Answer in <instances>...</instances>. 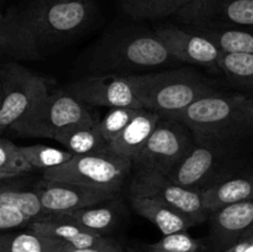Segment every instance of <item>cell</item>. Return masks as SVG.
<instances>
[{
  "label": "cell",
  "instance_id": "1",
  "mask_svg": "<svg viewBox=\"0 0 253 252\" xmlns=\"http://www.w3.org/2000/svg\"><path fill=\"white\" fill-rule=\"evenodd\" d=\"M7 14L34 40L41 57L68 44L96 21V0H22Z\"/></svg>",
  "mask_w": 253,
  "mask_h": 252
},
{
  "label": "cell",
  "instance_id": "2",
  "mask_svg": "<svg viewBox=\"0 0 253 252\" xmlns=\"http://www.w3.org/2000/svg\"><path fill=\"white\" fill-rule=\"evenodd\" d=\"M166 118L187 125L195 141L239 145L253 137V96L215 90Z\"/></svg>",
  "mask_w": 253,
  "mask_h": 252
},
{
  "label": "cell",
  "instance_id": "3",
  "mask_svg": "<svg viewBox=\"0 0 253 252\" xmlns=\"http://www.w3.org/2000/svg\"><path fill=\"white\" fill-rule=\"evenodd\" d=\"M174 61L155 31L141 26L115 27L105 32L86 53V69L93 73L137 74Z\"/></svg>",
  "mask_w": 253,
  "mask_h": 252
},
{
  "label": "cell",
  "instance_id": "4",
  "mask_svg": "<svg viewBox=\"0 0 253 252\" xmlns=\"http://www.w3.org/2000/svg\"><path fill=\"white\" fill-rule=\"evenodd\" d=\"M141 106L161 116H170L202 96L216 90L207 78L192 69H169L127 74Z\"/></svg>",
  "mask_w": 253,
  "mask_h": 252
},
{
  "label": "cell",
  "instance_id": "5",
  "mask_svg": "<svg viewBox=\"0 0 253 252\" xmlns=\"http://www.w3.org/2000/svg\"><path fill=\"white\" fill-rule=\"evenodd\" d=\"M132 169V162L109 150L74 155L71 161L58 167L44 169V179L76 183L86 187L120 192Z\"/></svg>",
  "mask_w": 253,
  "mask_h": 252
},
{
  "label": "cell",
  "instance_id": "6",
  "mask_svg": "<svg viewBox=\"0 0 253 252\" xmlns=\"http://www.w3.org/2000/svg\"><path fill=\"white\" fill-rule=\"evenodd\" d=\"M86 105L74 98L66 89L44 95L26 115L11 126L10 132L21 137L52 138L59 130L72 124L93 120Z\"/></svg>",
  "mask_w": 253,
  "mask_h": 252
},
{
  "label": "cell",
  "instance_id": "7",
  "mask_svg": "<svg viewBox=\"0 0 253 252\" xmlns=\"http://www.w3.org/2000/svg\"><path fill=\"white\" fill-rule=\"evenodd\" d=\"M0 135L24 118L44 95L48 85L43 77L15 61L0 63Z\"/></svg>",
  "mask_w": 253,
  "mask_h": 252
},
{
  "label": "cell",
  "instance_id": "8",
  "mask_svg": "<svg viewBox=\"0 0 253 252\" xmlns=\"http://www.w3.org/2000/svg\"><path fill=\"white\" fill-rule=\"evenodd\" d=\"M194 143V136L187 125L162 116L132 161V168L167 175L188 155Z\"/></svg>",
  "mask_w": 253,
  "mask_h": 252
},
{
  "label": "cell",
  "instance_id": "9",
  "mask_svg": "<svg viewBox=\"0 0 253 252\" xmlns=\"http://www.w3.org/2000/svg\"><path fill=\"white\" fill-rule=\"evenodd\" d=\"M237 145L195 141L188 155L166 177L183 188L202 192L235 156Z\"/></svg>",
  "mask_w": 253,
  "mask_h": 252
},
{
  "label": "cell",
  "instance_id": "10",
  "mask_svg": "<svg viewBox=\"0 0 253 252\" xmlns=\"http://www.w3.org/2000/svg\"><path fill=\"white\" fill-rule=\"evenodd\" d=\"M131 197H150L189 219L194 226L209 219L200 192L183 188L161 173L136 170L130 183Z\"/></svg>",
  "mask_w": 253,
  "mask_h": 252
},
{
  "label": "cell",
  "instance_id": "11",
  "mask_svg": "<svg viewBox=\"0 0 253 252\" xmlns=\"http://www.w3.org/2000/svg\"><path fill=\"white\" fill-rule=\"evenodd\" d=\"M64 89L88 108L105 106L110 109L124 106L143 109L127 74H88L68 84Z\"/></svg>",
  "mask_w": 253,
  "mask_h": 252
},
{
  "label": "cell",
  "instance_id": "12",
  "mask_svg": "<svg viewBox=\"0 0 253 252\" xmlns=\"http://www.w3.org/2000/svg\"><path fill=\"white\" fill-rule=\"evenodd\" d=\"M34 192L39 197L42 209L49 217L116 199L119 194L114 190L44 178L35 185Z\"/></svg>",
  "mask_w": 253,
  "mask_h": 252
},
{
  "label": "cell",
  "instance_id": "13",
  "mask_svg": "<svg viewBox=\"0 0 253 252\" xmlns=\"http://www.w3.org/2000/svg\"><path fill=\"white\" fill-rule=\"evenodd\" d=\"M174 16L184 26L253 27V0H194Z\"/></svg>",
  "mask_w": 253,
  "mask_h": 252
},
{
  "label": "cell",
  "instance_id": "14",
  "mask_svg": "<svg viewBox=\"0 0 253 252\" xmlns=\"http://www.w3.org/2000/svg\"><path fill=\"white\" fill-rule=\"evenodd\" d=\"M155 34L174 61L217 69L222 52L203 35L175 25H161Z\"/></svg>",
  "mask_w": 253,
  "mask_h": 252
},
{
  "label": "cell",
  "instance_id": "15",
  "mask_svg": "<svg viewBox=\"0 0 253 252\" xmlns=\"http://www.w3.org/2000/svg\"><path fill=\"white\" fill-rule=\"evenodd\" d=\"M209 252H222L242 232L253 227V195L211 212Z\"/></svg>",
  "mask_w": 253,
  "mask_h": 252
},
{
  "label": "cell",
  "instance_id": "16",
  "mask_svg": "<svg viewBox=\"0 0 253 252\" xmlns=\"http://www.w3.org/2000/svg\"><path fill=\"white\" fill-rule=\"evenodd\" d=\"M29 229L43 235V236L51 237L57 240L63 245L78 247H91V246H103V245H110L116 242V240L109 236L95 234L88 229H84L77 222L67 219L63 215H52L47 220L41 221H34L29 225Z\"/></svg>",
  "mask_w": 253,
  "mask_h": 252
},
{
  "label": "cell",
  "instance_id": "17",
  "mask_svg": "<svg viewBox=\"0 0 253 252\" xmlns=\"http://www.w3.org/2000/svg\"><path fill=\"white\" fill-rule=\"evenodd\" d=\"M253 195V172L220 178L200 192L203 205L210 214Z\"/></svg>",
  "mask_w": 253,
  "mask_h": 252
},
{
  "label": "cell",
  "instance_id": "18",
  "mask_svg": "<svg viewBox=\"0 0 253 252\" xmlns=\"http://www.w3.org/2000/svg\"><path fill=\"white\" fill-rule=\"evenodd\" d=\"M162 116L155 111L141 109L126 125L123 132L108 145L109 150L128 158L132 162L138 155Z\"/></svg>",
  "mask_w": 253,
  "mask_h": 252
},
{
  "label": "cell",
  "instance_id": "19",
  "mask_svg": "<svg viewBox=\"0 0 253 252\" xmlns=\"http://www.w3.org/2000/svg\"><path fill=\"white\" fill-rule=\"evenodd\" d=\"M0 56L15 62L41 58L29 32L7 12H0Z\"/></svg>",
  "mask_w": 253,
  "mask_h": 252
},
{
  "label": "cell",
  "instance_id": "20",
  "mask_svg": "<svg viewBox=\"0 0 253 252\" xmlns=\"http://www.w3.org/2000/svg\"><path fill=\"white\" fill-rule=\"evenodd\" d=\"M131 204L138 215L152 222L165 235L187 231L193 222L160 200L150 197H131Z\"/></svg>",
  "mask_w": 253,
  "mask_h": 252
},
{
  "label": "cell",
  "instance_id": "21",
  "mask_svg": "<svg viewBox=\"0 0 253 252\" xmlns=\"http://www.w3.org/2000/svg\"><path fill=\"white\" fill-rule=\"evenodd\" d=\"M53 140L73 155L90 153L108 146L101 136L98 119L66 126L57 132Z\"/></svg>",
  "mask_w": 253,
  "mask_h": 252
},
{
  "label": "cell",
  "instance_id": "22",
  "mask_svg": "<svg viewBox=\"0 0 253 252\" xmlns=\"http://www.w3.org/2000/svg\"><path fill=\"white\" fill-rule=\"evenodd\" d=\"M203 35L224 53H253V27L184 26Z\"/></svg>",
  "mask_w": 253,
  "mask_h": 252
},
{
  "label": "cell",
  "instance_id": "23",
  "mask_svg": "<svg viewBox=\"0 0 253 252\" xmlns=\"http://www.w3.org/2000/svg\"><path fill=\"white\" fill-rule=\"evenodd\" d=\"M114 200L115 199L59 215H63L67 219L77 222L84 229L108 236L109 232L115 229L120 216L118 211V204L113 203Z\"/></svg>",
  "mask_w": 253,
  "mask_h": 252
},
{
  "label": "cell",
  "instance_id": "24",
  "mask_svg": "<svg viewBox=\"0 0 253 252\" xmlns=\"http://www.w3.org/2000/svg\"><path fill=\"white\" fill-rule=\"evenodd\" d=\"M63 244L26 227L0 234V252H61Z\"/></svg>",
  "mask_w": 253,
  "mask_h": 252
},
{
  "label": "cell",
  "instance_id": "25",
  "mask_svg": "<svg viewBox=\"0 0 253 252\" xmlns=\"http://www.w3.org/2000/svg\"><path fill=\"white\" fill-rule=\"evenodd\" d=\"M194 0H119L121 10L135 20L173 16Z\"/></svg>",
  "mask_w": 253,
  "mask_h": 252
},
{
  "label": "cell",
  "instance_id": "26",
  "mask_svg": "<svg viewBox=\"0 0 253 252\" xmlns=\"http://www.w3.org/2000/svg\"><path fill=\"white\" fill-rule=\"evenodd\" d=\"M0 208L20 210L34 221L48 219L34 190L21 189L17 185L0 184Z\"/></svg>",
  "mask_w": 253,
  "mask_h": 252
},
{
  "label": "cell",
  "instance_id": "27",
  "mask_svg": "<svg viewBox=\"0 0 253 252\" xmlns=\"http://www.w3.org/2000/svg\"><path fill=\"white\" fill-rule=\"evenodd\" d=\"M217 69L234 83L253 88V53L222 52Z\"/></svg>",
  "mask_w": 253,
  "mask_h": 252
},
{
  "label": "cell",
  "instance_id": "28",
  "mask_svg": "<svg viewBox=\"0 0 253 252\" xmlns=\"http://www.w3.org/2000/svg\"><path fill=\"white\" fill-rule=\"evenodd\" d=\"M19 147L30 166L32 168H39L42 170L64 165L71 161L74 156L67 150H61V148L51 147L47 145H30L19 146Z\"/></svg>",
  "mask_w": 253,
  "mask_h": 252
},
{
  "label": "cell",
  "instance_id": "29",
  "mask_svg": "<svg viewBox=\"0 0 253 252\" xmlns=\"http://www.w3.org/2000/svg\"><path fill=\"white\" fill-rule=\"evenodd\" d=\"M140 110L141 109L124 108V106L109 109L108 114L104 116L103 120L99 121L101 136L105 140L106 145H109L123 132L126 125L137 115Z\"/></svg>",
  "mask_w": 253,
  "mask_h": 252
},
{
  "label": "cell",
  "instance_id": "30",
  "mask_svg": "<svg viewBox=\"0 0 253 252\" xmlns=\"http://www.w3.org/2000/svg\"><path fill=\"white\" fill-rule=\"evenodd\" d=\"M34 168L20 151V147L10 140L0 137V170L22 177Z\"/></svg>",
  "mask_w": 253,
  "mask_h": 252
},
{
  "label": "cell",
  "instance_id": "31",
  "mask_svg": "<svg viewBox=\"0 0 253 252\" xmlns=\"http://www.w3.org/2000/svg\"><path fill=\"white\" fill-rule=\"evenodd\" d=\"M199 240L190 236L187 231L165 235L160 241L146 247L147 252H199Z\"/></svg>",
  "mask_w": 253,
  "mask_h": 252
},
{
  "label": "cell",
  "instance_id": "32",
  "mask_svg": "<svg viewBox=\"0 0 253 252\" xmlns=\"http://www.w3.org/2000/svg\"><path fill=\"white\" fill-rule=\"evenodd\" d=\"M31 222H34V220L26 216L20 210L12 208H0V234L29 227Z\"/></svg>",
  "mask_w": 253,
  "mask_h": 252
},
{
  "label": "cell",
  "instance_id": "33",
  "mask_svg": "<svg viewBox=\"0 0 253 252\" xmlns=\"http://www.w3.org/2000/svg\"><path fill=\"white\" fill-rule=\"evenodd\" d=\"M222 252H253V227L242 232Z\"/></svg>",
  "mask_w": 253,
  "mask_h": 252
},
{
  "label": "cell",
  "instance_id": "34",
  "mask_svg": "<svg viewBox=\"0 0 253 252\" xmlns=\"http://www.w3.org/2000/svg\"><path fill=\"white\" fill-rule=\"evenodd\" d=\"M124 247L119 244L118 241L110 245H103V246H91V247H78L69 246V245H63L61 249V252H121Z\"/></svg>",
  "mask_w": 253,
  "mask_h": 252
},
{
  "label": "cell",
  "instance_id": "35",
  "mask_svg": "<svg viewBox=\"0 0 253 252\" xmlns=\"http://www.w3.org/2000/svg\"><path fill=\"white\" fill-rule=\"evenodd\" d=\"M14 178H19L15 174H11V173H5L2 170H0V182H5V180L14 179Z\"/></svg>",
  "mask_w": 253,
  "mask_h": 252
},
{
  "label": "cell",
  "instance_id": "36",
  "mask_svg": "<svg viewBox=\"0 0 253 252\" xmlns=\"http://www.w3.org/2000/svg\"><path fill=\"white\" fill-rule=\"evenodd\" d=\"M121 252H147V251H146V250L143 251V250L136 249V247H127V249H125V247H124V250Z\"/></svg>",
  "mask_w": 253,
  "mask_h": 252
},
{
  "label": "cell",
  "instance_id": "37",
  "mask_svg": "<svg viewBox=\"0 0 253 252\" xmlns=\"http://www.w3.org/2000/svg\"><path fill=\"white\" fill-rule=\"evenodd\" d=\"M1 95H2V89H1V83H0V100H1Z\"/></svg>",
  "mask_w": 253,
  "mask_h": 252
}]
</instances>
